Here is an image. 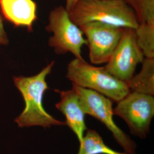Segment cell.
Wrapping results in <instances>:
<instances>
[{"mask_svg":"<svg viewBox=\"0 0 154 154\" xmlns=\"http://www.w3.org/2000/svg\"><path fill=\"white\" fill-rule=\"evenodd\" d=\"M54 62H51L38 74L31 77H13L17 88L20 91L25 103L22 113L14 122L19 127L65 126V122L60 121L49 114L43 106V97L49 89L46 78L51 72Z\"/></svg>","mask_w":154,"mask_h":154,"instance_id":"cell-1","label":"cell"},{"mask_svg":"<svg viewBox=\"0 0 154 154\" xmlns=\"http://www.w3.org/2000/svg\"><path fill=\"white\" fill-rule=\"evenodd\" d=\"M68 12L78 26L91 22L134 29L139 25L134 11L125 0H78Z\"/></svg>","mask_w":154,"mask_h":154,"instance_id":"cell-2","label":"cell"},{"mask_svg":"<svg viewBox=\"0 0 154 154\" xmlns=\"http://www.w3.org/2000/svg\"><path fill=\"white\" fill-rule=\"evenodd\" d=\"M66 77L72 84L98 92L116 102L130 92L127 83L114 77L104 67L93 66L83 58H74L69 63Z\"/></svg>","mask_w":154,"mask_h":154,"instance_id":"cell-3","label":"cell"},{"mask_svg":"<svg viewBox=\"0 0 154 154\" xmlns=\"http://www.w3.org/2000/svg\"><path fill=\"white\" fill-rule=\"evenodd\" d=\"M46 30L53 34L49 45L56 54L71 53L75 58L82 59L81 49L83 46L87 45L86 39L81 28L70 18L65 6L55 7L50 11Z\"/></svg>","mask_w":154,"mask_h":154,"instance_id":"cell-4","label":"cell"},{"mask_svg":"<svg viewBox=\"0 0 154 154\" xmlns=\"http://www.w3.org/2000/svg\"><path fill=\"white\" fill-rule=\"evenodd\" d=\"M86 114L91 116L103 123L111 132L115 140L127 154H137V144L126 133L116 125L113 116V101L93 90L72 84Z\"/></svg>","mask_w":154,"mask_h":154,"instance_id":"cell-5","label":"cell"},{"mask_svg":"<svg viewBox=\"0 0 154 154\" xmlns=\"http://www.w3.org/2000/svg\"><path fill=\"white\" fill-rule=\"evenodd\" d=\"M116 103L114 115L126 122L132 135L140 139L146 138L154 118V96L130 91Z\"/></svg>","mask_w":154,"mask_h":154,"instance_id":"cell-6","label":"cell"},{"mask_svg":"<svg viewBox=\"0 0 154 154\" xmlns=\"http://www.w3.org/2000/svg\"><path fill=\"white\" fill-rule=\"evenodd\" d=\"M144 58L137 43L135 29L124 28L120 41L104 68L114 77L128 82Z\"/></svg>","mask_w":154,"mask_h":154,"instance_id":"cell-7","label":"cell"},{"mask_svg":"<svg viewBox=\"0 0 154 154\" xmlns=\"http://www.w3.org/2000/svg\"><path fill=\"white\" fill-rule=\"evenodd\" d=\"M79 27L86 39L91 63H106L118 44L124 28L98 22H88Z\"/></svg>","mask_w":154,"mask_h":154,"instance_id":"cell-8","label":"cell"},{"mask_svg":"<svg viewBox=\"0 0 154 154\" xmlns=\"http://www.w3.org/2000/svg\"><path fill=\"white\" fill-rule=\"evenodd\" d=\"M58 92L60 95V100L55 104V107L65 116L66 126L75 134L81 146L85 133L88 130L85 123L86 114L81 100L72 88Z\"/></svg>","mask_w":154,"mask_h":154,"instance_id":"cell-9","label":"cell"},{"mask_svg":"<svg viewBox=\"0 0 154 154\" xmlns=\"http://www.w3.org/2000/svg\"><path fill=\"white\" fill-rule=\"evenodd\" d=\"M1 16L16 27L33 31L37 20V5L33 0H0Z\"/></svg>","mask_w":154,"mask_h":154,"instance_id":"cell-10","label":"cell"},{"mask_svg":"<svg viewBox=\"0 0 154 154\" xmlns=\"http://www.w3.org/2000/svg\"><path fill=\"white\" fill-rule=\"evenodd\" d=\"M140 71L127 82L130 91L154 96V58H144Z\"/></svg>","mask_w":154,"mask_h":154,"instance_id":"cell-11","label":"cell"},{"mask_svg":"<svg viewBox=\"0 0 154 154\" xmlns=\"http://www.w3.org/2000/svg\"><path fill=\"white\" fill-rule=\"evenodd\" d=\"M77 154H127L110 148L105 144L98 132L88 129L85 133L82 143L79 146Z\"/></svg>","mask_w":154,"mask_h":154,"instance_id":"cell-12","label":"cell"},{"mask_svg":"<svg viewBox=\"0 0 154 154\" xmlns=\"http://www.w3.org/2000/svg\"><path fill=\"white\" fill-rule=\"evenodd\" d=\"M135 33L138 46L144 57L154 58V25L139 24Z\"/></svg>","mask_w":154,"mask_h":154,"instance_id":"cell-13","label":"cell"},{"mask_svg":"<svg viewBox=\"0 0 154 154\" xmlns=\"http://www.w3.org/2000/svg\"><path fill=\"white\" fill-rule=\"evenodd\" d=\"M132 8L139 24L154 25V0H125Z\"/></svg>","mask_w":154,"mask_h":154,"instance_id":"cell-14","label":"cell"},{"mask_svg":"<svg viewBox=\"0 0 154 154\" xmlns=\"http://www.w3.org/2000/svg\"><path fill=\"white\" fill-rule=\"evenodd\" d=\"M8 42V38L4 28L3 18L0 14V45H7Z\"/></svg>","mask_w":154,"mask_h":154,"instance_id":"cell-15","label":"cell"},{"mask_svg":"<svg viewBox=\"0 0 154 154\" xmlns=\"http://www.w3.org/2000/svg\"><path fill=\"white\" fill-rule=\"evenodd\" d=\"M78 0H66L65 8L67 11H69L75 5Z\"/></svg>","mask_w":154,"mask_h":154,"instance_id":"cell-16","label":"cell"}]
</instances>
